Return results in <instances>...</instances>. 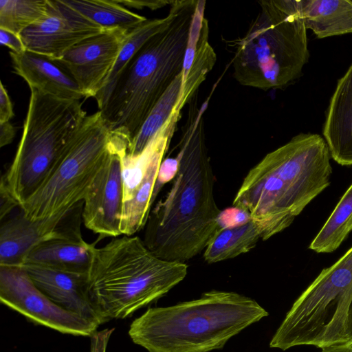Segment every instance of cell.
Segmentation results:
<instances>
[{"label":"cell","instance_id":"cell-15","mask_svg":"<svg viewBox=\"0 0 352 352\" xmlns=\"http://www.w3.org/2000/svg\"><path fill=\"white\" fill-rule=\"evenodd\" d=\"M81 214L70 210L63 218L32 221L21 210L0 228V265L21 266L28 253L50 239L80 231Z\"/></svg>","mask_w":352,"mask_h":352},{"label":"cell","instance_id":"cell-31","mask_svg":"<svg viewBox=\"0 0 352 352\" xmlns=\"http://www.w3.org/2000/svg\"><path fill=\"white\" fill-rule=\"evenodd\" d=\"M114 328L96 331L91 337L90 352H106L109 338Z\"/></svg>","mask_w":352,"mask_h":352},{"label":"cell","instance_id":"cell-17","mask_svg":"<svg viewBox=\"0 0 352 352\" xmlns=\"http://www.w3.org/2000/svg\"><path fill=\"white\" fill-rule=\"evenodd\" d=\"M9 54L14 72L23 78L30 89L67 100H78L84 94L72 76L54 60L30 51Z\"/></svg>","mask_w":352,"mask_h":352},{"label":"cell","instance_id":"cell-8","mask_svg":"<svg viewBox=\"0 0 352 352\" xmlns=\"http://www.w3.org/2000/svg\"><path fill=\"white\" fill-rule=\"evenodd\" d=\"M352 300V247L323 269L302 292L272 337L270 346L285 351L310 345L347 344L346 322Z\"/></svg>","mask_w":352,"mask_h":352},{"label":"cell","instance_id":"cell-18","mask_svg":"<svg viewBox=\"0 0 352 352\" xmlns=\"http://www.w3.org/2000/svg\"><path fill=\"white\" fill-rule=\"evenodd\" d=\"M323 135L332 159L342 166H352V64L338 81Z\"/></svg>","mask_w":352,"mask_h":352},{"label":"cell","instance_id":"cell-27","mask_svg":"<svg viewBox=\"0 0 352 352\" xmlns=\"http://www.w3.org/2000/svg\"><path fill=\"white\" fill-rule=\"evenodd\" d=\"M216 59V54L208 42V25L205 19L192 63L182 84L177 111L181 112L184 105L195 96L199 85L212 69Z\"/></svg>","mask_w":352,"mask_h":352},{"label":"cell","instance_id":"cell-5","mask_svg":"<svg viewBox=\"0 0 352 352\" xmlns=\"http://www.w3.org/2000/svg\"><path fill=\"white\" fill-rule=\"evenodd\" d=\"M188 272L183 262L155 256L138 236L94 248L88 273L91 301L103 319H123L167 294Z\"/></svg>","mask_w":352,"mask_h":352},{"label":"cell","instance_id":"cell-2","mask_svg":"<svg viewBox=\"0 0 352 352\" xmlns=\"http://www.w3.org/2000/svg\"><path fill=\"white\" fill-rule=\"evenodd\" d=\"M330 153L318 134L300 133L267 153L244 177L233 207L248 214L262 240L287 228L331 183Z\"/></svg>","mask_w":352,"mask_h":352},{"label":"cell","instance_id":"cell-13","mask_svg":"<svg viewBox=\"0 0 352 352\" xmlns=\"http://www.w3.org/2000/svg\"><path fill=\"white\" fill-rule=\"evenodd\" d=\"M105 30L65 0H49L46 17L19 36L27 50L56 58L80 42Z\"/></svg>","mask_w":352,"mask_h":352},{"label":"cell","instance_id":"cell-14","mask_svg":"<svg viewBox=\"0 0 352 352\" xmlns=\"http://www.w3.org/2000/svg\"><path fill=\"white\" fill-rule=\"evenodd\" d=\"M118 143L112 135L111 151L82 201L85 227L102 237L122 234L123 180Z\"/></svg>","mask_w":352,"mask_h":352},{"label":"cell","instance_id":"cell-33","mask_svg":"<svg viewBox=\"0 0 352 352\" xmlns=\"http://www.w3.org/2000/svg\"><path fill=\"white\" fill-rule=\"evenodd\" d=\"M13 107L8 93L3 82L0 87V123L10 122L14 116Z\"/></svg>","mask_w":352,"mask_h":352},{"label":"cell","instance_id":"cell-19","mask_svg":"<svg viewBox=\"0 0 352 352\" xmlns=\"http://www.w3.org/2000/svg\"><path fill=\"white\" fill-rule=\"evenodd\" d=\"M96 246L83 240L80 231L41 242L27 255L24 263L88 274Z\"/></svg>","mask_w":352,"mask_h":352},{"label":"cell","instance_id":"cell-34","mask_svg":"<svg viewBox=\"0 0 352 352\" xmlns=\"http://www.w3.org/2000/svg\"><path fill=\"white\" fill-rule=\"evenodd\" d=\"M117 2L124 7H130L136 9L149 8L152 10L164 7L167 4H171L172 1H140V0H116Z\"/></svg>","mask_w":352,"mask_h":352},{"label":"cell","instance_id":"cell-16","mask_svg":"<svg viewBox=\"0 0 352 352\" xmlns=\"http://www.w3.org/2000/svg\"><path fill=\"white\" fill-rule=\"evenodd\" d=\"M21 267L34 285L56 304L98 326L104 322L90 298L88 274L30 263Z\"/></svg>","mask_w":352,"mask_h":352},{"label":"cell","instance_id":"cell-25","mask_svg":"<svg viewBox=\"0 0 352 352\" xmlns=\"http://www.w3.org/2000/svg\"><path fill=\"white\" fill-rule=\"evenodd\" d=\"M172 16V12L169 10L166 17L146 19L129 32L104 87L95 97L98 109L102 104L112 85L125 65L148 39L168 24Z\"/></svg>","mask_w":352,"mask_h":352},{"label":"cell","instance_id":"cell-35","mask_svg":"<svg viewBox=\"0 0 352 352\" xmlns=\"http://www.w3.org/2000/svg\"><path fill=\"white\" fill-rule=\"evenodd\" d=\"M16 133L15 127L10 122L0 123V146L10 144Z\"/></svg>","mask_w":352,"mask_h":352},{"label":"cell","instance_id":"cell-3","mask_svg":"<svg viewBox=\"0 0 352 352\" xmlns=\"http://www.w3.org/2000/svg\"><path fill=\"white\" fill-rule=\"evenodd\" d=\"M197 2L172 1L170 21L125 65L98 109L112 135L124 141L128 148L157 101L182 72Z\"/></svg>","mask_w":352,"mask_h":352},{"label":"cell","instance_id":"cell-28","mask_svg":"<svg viewBox=\"0 0 352 352\" xmlns=\"http://www.w3.org/2000/svg\"><path fill=\"white\" fill-rule=\"evenodd\" d=\"M205 3L206 1H198L197 2L190 28L188 46L184 62V67L182 70V82L186 78L197 51V45L199 41L204 21L205 19L204 16Z\"/></svg>","mask_w":352,"mask_h":352},{"label":"cell","instance_id":"cell-24","mask_svg":"<svg viewBox=\"0 0 352 352\" xmlns=\"http://www.w3.org/2000/svg\"><path fill=\"white\" fill-rule=\"evenodd\" d=\"M182 84V72L179 74L157 101L146 119L127 153L131 155L140 153L176 111Z\"/></svg>","mask_w":352,"mask_h":352},{"label":"cell","instance_id":"cell-36","mask_svg":"<svg viewBox=\"0 0 352 352\" xmlns=\"http://www.w3.org/2000/svg\"><path fill=\"white\" fill-rule=\"evenodd\" d=\"M347 344L352 346V300L351 302L346 322Z\"/></svg>","mask_w":352,"mask_h":352},{"label":"cell","instance_id":"cell-6","mask_svg":"<svg viewBox=\"0 0 352 352\" xmlns=\"http://www.w3.org/2000/svg\"><path fill=\"white\" fill-rule=\"evenodd\" d=\"M245 35L236 41L233 75L244 86L279 89L298 78L309 59L306 28L280 0L261 1Z\"/></svg>","mask_w":352,"mask_h":352},{"label":"cell","instance_id":"cell-21","mask_svg":"<svg viewBox=\"0 0 352 352\" xmlns=\"http://www.w3.org/2000/svg\"><path fill=\"white\" fill-rule=\"evenodd\" d=\"M260 239L261 233L250 219L236 225L221 227L206 246L203 256L208 263L235 258L252 250Z\"/></svg>","mask_w":352,"mask_h":352},{"label":"cell","instance_id":"cell-23","mask_svg":"<svg viewBox=\"0 0 352 352\" xmlns=\"http://www.w3.org/2000/svg\"><path fill=\"white\" fill-rule=\"evenodd\" d=\"M352 231V184L340 198L334 210L310 243L317 253L336 250Z\"/></svg>","mask_w":352,"mask_h":352},{"label":"cell","instance_id":"cell-29","mask_svg":"<svg viewBox=\"0 0 352 352\" xmlns=\"http://www.w3.org/2000/svg\"><path fill=\"white\" fill-rule=\"evenodd\" d=\"M178 170V160L175 158H168L161 164L157 182L154 190L153 200H154L157 191L166 182L175 177Z\"/></svg>","mask_w":352,"mask_h":352},{"label":"cell","instance_id":"cell-20","mask_svg":"<svg viewBox=\"0 0 352 352\" xmlns=\"http://www.w3.org/2000/svg\"><path fill=\"white\" fill-rule=\"evenodd\" d=\"M298 15L320 38L352 33L351 0H300Z\"/></svg>","mask_w":352,"mask_h":352},{"label":"cell","instance_id":"cell-9","mask_svg":"<svg viewBox=\"0 0 352 352\" xmlns=\"http://www.w3.org/2000/svg\"><path fill=\"white\" fill-rule=\"evenodd\" d=\"M111 144L101 112L86 116L49 178L20 207L25 216L32 221L65 217L83 201Z\"/></svg>","mask_w":352,"mask_h":352},{"label":"cell","instance_id":"cell-38","mask_svg":"<svg viewBox=\"0 0 352 352\" xmlns=\"http://www.w3.org/2000/svg\"><path fill=\"white\" fill-rule=\"evenodd\" d=\"M351 1H352V0H351Z\"/></svg>","mask_w":352,"mask_h":352},{"label":"cell","instance_id":"cell-4","mask_svg":"<svg viewBox=\"0 0 352 352\" xmlns=\"http://www.w3.org/2000/svg\"><path fill=\"white\" fill-rule=\"evenodd\" d=\"M267 316L250 297L214 289L195 300L147 309L132 322L129 335L148 352H210Z\"/></svg>","mask_w":352,"mask_h":352},{"label":"cell","instance_id":"cell-37","mask_svg":"<svg viewBox=\"0 0 352 352\" xmlns=\"http://www.w3.org/2000/svg\"><path fill=\"white\" fill-rule=\"evenodd\" d=\"M321 352H352V346L342 344L322 349Z\"/></svg>","mask_w":352,"mask_h":352},{"label":"cell","instance_id":"cell-1","mask_svg":"<svg viewBox=\"0 0 352 352\" xmlns=\"http://www.w3.org/2000/svg\"><path fill=\"white\" fill-rule=\"evenodd\" d=\"M191 99L177 155L178 170L166 195L151 210L144 242L157 256L185 263L220 230L214 177L206 144L203 107Z\"/></svg>","mask_w":352,"mask_h":352},{"label":"cell","instance_id":"cell-12","mask_svg":"<svg viewBox=\"0 0 352 352\" xmlns=\"http://www.w3.org/2000/svg\"><path fill=\"white\" fill-rule=\"evenodd\" d=\"M131 30L122 28L107 30L51 59L72 76L85 98H95L104 87Z\"/></svg>","mask_w":352,"mask_h":352},{"label":"cell","instance_id":"cell-7","mask_svg":"<svg viewBox=\"0 0 352 352\" xmlns=\"http://www.w3.org/2000/svg\"><path fill=\"white\" fill-rule=\"evenodd\" d=\"M86 116L78 100L30 89L18 148L1 179L19 207L49 178Z\"/></svg>","mask_w":352,"mask_h":352},{"label":"cell","instance_id":"cell-26","mask_svg":"<svg viewBox=\"0 0 352 352\" xmlns=\"http://www.w3.org/2000/svg\"><path fill=\"white\" fill-rule=\"evenodd\" d=\"M49 0H1L0 28L20 35L47 15Z\"/></svg>","mask_w":352,"mask_h":352},{"label":"cell","instance_id":"cell-30","mask_svg":"<svg viewBox=\"0 0 352 352\" xmlns=\"http://www.w3.org/2000/svg\"><path fill=\"white\" fill-rule=\"evenodd\" d=\"M0 43L8 47L11 52L21 54L27 49L20 36L8 30L0 28Z\"/></svg>","mask_w":352,"mask_h":352},{"label":"cell","instance_id":"cell-10","mask_svg":"<svg viewBox=\"0 0 352 352\" xmlns=\"http://www.w3.org/2000/svg\"><path fill=\"white\" fill-rule=\"evenodd\" d=\"M180 113L175 111L144 149L131 155L126 143L118 140L123 180L120 230L133 236L144 228L151 212L157 179Z\"/></svg>","mask_w":352,"mask_h":352},{"label":"cell","instance_id":"cell-32","mask_svg":"<svg viewBox=\"0 0 352 352\" xmlns=\"http://www.w3.org/2000/svg\"><path fill=\"white\" fill-rule=\"evenodd\" d=\"M0 218L1 221L6 219V216L19 205L10 195L5 184L1 181L0 184Z\"/></svg>","mask_w":352,"mask_h":352},{"label":"cell","instance_id":"cell-11","mask_svg":"<svg viewBox=\"0 0 352 352\" xmlns=\"http://www.w3.org/2000/svg\"><path fill=\"white\" fill-rule=\"evenodd\" d=\"M0 301L32 322L63 333L91 336L98 327L53 302L21 266L0 265Z\"/></svg>","mask_w":352,"mask_h":352},{"label":"cell","instance_id":"cell-22","mask_svg":"<svg viewBox=\"0 0 352 352\" xmlns=\"http://www.w3.org/2000/svg\"><path fill=\"white\" fill-rule=\"evenodd\" d=\"M67 4L102 28L132 30L147 19L116 0H65Z\"/></svg>","mask_w":352,"mask_h":352}]
</instances>
